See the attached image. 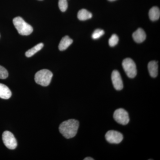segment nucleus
Returning a JSON list of instances; mask_svg holds the SVG:
<instances>
[{
	"mask_svg": "<svg viewBox=\"0 0 160 160\" xmlns=\"http://www.w3.org/2000/svg\"><path fill=\"white\" fill-rule=\"evenodd\" d=\"M52 72L46 69L38 71L35 75V81L38 85L42 86H49L52 78Z\"/></svg>",
	"mask_w": 160,
	"mask_h": 160,
	"instance_id": "3",
	"label": "nucleus"
},
{
	"mask_svg": "<svg viewBox=\"0 0 160 160\" xmlns=\"http://www.w3.org/2000/svg\"><path fill=\"white\" fill-rule=\"evenodd\" d=\"M111 79L116 90L120 91L123 88L122 80L120 72L118 70H113L111 75Z\"/></svg>",
	"mask_w": 160,
	"mask_h": 160,
	"instance_id": "8",
	"label": "nucleus"
},
{
	"mask_svg": "<svg viewBox=\"0 0 160 160\" xmlns=\"http://www.w3.org/2000/svg\"><path fill=\"white\" fill-rule=\"evenodd\" d=\"M158 67V62L156 61H151L148 64V70L151 77L155 78L157 77Z\"/></svg>",
	"mask_w": 160,
	"mask_h": 160,
	"instance_id": "12",
	"label": "nucleus"
},
{
	"mask_svg": "<svg viewBox=\"0 0 160 160\" xmlns=\"http://www.w3.org/2000/svg\"><path fill=\"white\" fill-rule=\"evenodd\" d=\"M67 0H59L58 6L61 11L65 12L68 8Z\"/></svg>",
	"mask_w": 160,
	"mask_h": 160,
	"instance_id": "17",
	"label": "nucleus"
},
{
	"mask_svg": "<svg viewBox=\"0 0 160 160\" xmlns=\"http://www.w3.org/2000/svg\"><path fill=\"white\" fill-rule=\"evenodd\" d=\"M92 17V14L86 9H82L78 13V18L80 21H86Z\"/></svg>",
	"mask_w": 160,
	"mask_h": 160,
	"instance_id": "14",
	"label": "nucleus"
},
{
	"mask_svg": "<svg viewBox=\"0 0 160 160\" xmlns=\"http://www.w3.org/2000/svg\"><path fill=\"white\" fill-rule=\"evenodd\" d=\"M105 138L106 141L111 144H119L123 139V135L119 132L109 130L106 132Z\"/></svg>",
	"mask_w": 160,
	"mask_h": 160,
	"instance_id": "7",
	"label": "nucleus"
},
{
	"mask_svg": "<svg viewBox=\"0 0 160 160\" xmlns=\"http://www.w3.org/2000/svg\"><path fill=\"white\" fill-rule=\"evenodd\" d=\"M79 122L77 120L69 119L60 124L59 129L61 134L67 139L74 137L77 133Z\"/></svg>",
	"mask_w": 160,
	"mask_h": 160,
	"instance_id": "1",
	"label": "nucleus"
},
{
	"mask_svg": "<svg viewBox=\"0 0 160 160\" xmlns=\"http://www.w3.org/2000/svg\"><path fill=\"white\" fill-rule=\"evenodd\" d=\"M113 118L116 122L121 125H127L129 122L128 112L122 108L118 109L115 111L113 113Z\"/></svg>",
	"mask_w": 160,
	"mask_h": 160,
	"instance_id": "5",
	"label": "nucleus"
},
{
	"mask_svg": "<svg viewBox=\"0 0 160 160\" xmlns=\"http://www.w3.org/2000/svg\"><path fill=\"white\" fill-rule=\"evenodd\" d=\"M44 46L43 43H39L36 46L32 47L31 49H29L26 52V56L27 58L31 57L34 55L36 53L41 50Z\"/></svg>",
	"mask_w": 160,
	"mask_h": 160,
	"instance_id": "15",
	"label": "nucleus"
},
{
	"mask_svg": "<svg viewBox=\"0 0 160 160\" xmlns=\"http://www.w3.org/2000/svg\"><path fill=\"white\" fill-rule=\"evenodd\" d=\"M149 14L150 20L152 21H157L160 18V9L158 7L154 6L149 10Z\"/></svg>",
	"mask_w": 160,
	"mask_h": 160,
	"instance_id": "13",
	"label": "nucleus"
},
{
	"mask_svg": "<svg viewBox=\"0 0 160 160\" xmlns=\"http://www.w3.org/2000/svg\"><path fill=\"white\" fill-rule=\"evenodd\" d=\"M84 160H94V159L90 157H87L85 158L84 159Z\"/></svg>",
	"mask_w": 160,
	"mask_h": 160,
	"instance_id": "20",
	"label": "nucleus"
},
{
	"mask_svg": "<svg viewBox=\"0 0 160 160\" xmlns=\"http://www.w3.org/2000/svg\"><path fill=\"white\" fill-rule=\"evenodd\" d=\"M122 67L127 76L130 78L135 77L137 74L136 65L134 61L130 58L123 60Z\"/></svg>",
	"mask_w": 160,
	"mask_h": 160,
	"instance_id": "4",
	"label": "nucleus"
},
{
	"mask_svg": "<svg viewBox=\"0 0 160 160\" xmlns=\"http://www.w3.org/2000/svg\"><path fill=\"white\" fill-rule=\"evenodd\" d=\"M104 33H105V32L102 29H97L92 33V37L93 39H98L103 36Z\"/></svg>",
	"mask_w": 160,
	"mask_h": 160,
	"instance_id": "18",
	"label": "nucleus"
},
{
	"mask_svg": "<svg viewBox=\"0 0 160 160\" xmlns=\"http://www.w3.org/2000/svg\"><path fill=\"white\" fill-rule=\"evenodd\" d=\"M72 42L73 40L68 36H66L61 40L58 46L59 49L60 51L66 50L72 44Z\"/></svg>",
	"mask_w": 160,
	"mask_h": 160,
	"instance_id": "10",
	"label": "nucleus"
},
{
	"mask_svg": "<svg viewBox=\"0 0 160 160\" xmlns=\"http://www.w3.org/2000/svg\"><path fill=\"white\" fill-rule=\"evenodd\" d=\"M40 1H42V0H40Z\"/></svg>",
	"mask_w": 160,
	"mask_h": 160,
	"instance_id": "22",
	"label": "nucleus"
},
{
	"mask_svg": "<svg viewBox=\"0 0 160 160\" xmlns=\"http://www.w3.org/2000/svg\"><path fill=\"white\" fill-rule=\"evenodd\" d=\"M11 96V92L8 87L4 84L0 83V98L4 99H8Z\"/></svg>",
	"mask_w": 160,
	"mask_h": 160,
	"instance_id": "11",
	"label": "nucleus"
},
{
	"mask_svg": "<svg viewBox=\"0 0 160 160\" xmlns=\"http://www.w3.org/2000/svg\"><path fill=\"white\" fill-rule=\"evenodd\" d=\"M13 23L18 33L22 35H29L33 31L32 27L20 17L14 18Z\"/></svg>",
	"mask_w": 160,
	"mask_h": 160,
	"instance_id": "2",
	"label": "nucleus"
},
{
	"mask_svg": "<svg viewBox=\"0 0 160 160\" xmlns=\"http://www.w3.org/2000/svg\"><path fill=\"white\" fill-rule=\"evenodd\" d=\"M8 75L7 70L3 66H0V79H5L8 77Z\"/></svg>",
	"mask_w": 160,
	"mask_h": 160,
	"instance_id": "19",
	"label": "nucleus"
},
{
	"mask_svg": "<svg viewBox=\"0 0 160 160\" xmlns=\"http://www.w3.org/2000/svg\"><path fill=\"white\" fill-rule=\"evenodd\" d=\"M3 143L7 148L10 149H16L17 146V142L14 136L10 132L6 131L2 134Z\"/></svg>",
	"mask_w": 160,
	"mask_h": 160,
	"instance_id": "6",
	"label": "nucleus"
},
{
	"mask_svg": "<svg viewBox=\"0 0 160 160\" xmlns=\"http://www.w3.org/2000/svg\"><path fill=\"white\" fill-rule=\"evenodd\" d=\"M146 32L142 28H139L132 34V38L137 43H142L146 40Z\"/></svg>",
	"mask_w": 160,
	"mask_h": 160,
	"instance_id": "9",
	"label": "nucleus"
},
{
	"mask_svg": "<svg viewBox=\"0 0 160 160\" xmlns=\"http://www.w3.org/2000/svg\"><path fill=\"white\" fill-rule=\"evenodd\" d=\"M119 38L116 34H112L109 40V46L113 47L117 45L118 42Z\"/></svg>",
	"mask_w": 160,
	"mask_h": 160,
	"instance_id": "16",
	"label": "nucleus"
},
{
	"mask_svg": "<svg viewBox=\"0 0 160 160\" xmlns=\"http://www.w3.org/2000/svg\"><path fill=\"white\" fill-rule=\"evenodd\" d=\"M109 1H110V2H113V1H116V0H108Z\"/></svg>",
	"mask_w": 160,
	"mask_h": 160,
	"instance_id": "21",
	"label": "nucleus"
}]
</instances>
